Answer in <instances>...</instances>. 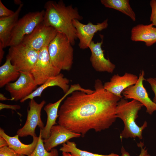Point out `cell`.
<instances>
[{
    "instance_id": "cell-1",
    "label": "cell",
    "mask_w": 156,
    "mask_h": 156,
    "mask_svg": "<svg viewBox=\"0 0 156 156\" xmlns=\"http://www.w3.org/2000/svg\"><path fill=\"white\" fill-rule=\"evenodd\" d=\"M94 87L91 93L76 90L66 97L58 110V124L82 137L90 130L101 132L113 125L121 98L105 90L100 79Z\"/></svg>"
},
{
    "instance_id": "cell-2",
    "label": "cell",
    "mask_w": 156,
    "mask_h": 156,
    "mask_svg": "<svg viewBox=\"0 0 156 156\" xmlns=\"http://www.w3.org/2000/svg\"><path fill=\"white\" fill-rule=\"evenodd\" d=\"M44 8V24L53 27L58 32L64 34L74 45L77 38L73 21L75 19L80 21L83 19L77 8L73 7L71 5L66 6L62 0L57 2L48 1Z\"/></svg>"
},
{
    "instance_id": "cell-3",
    "label": "cell",
    "mask_w": 156,
    "mask_h": 156,
    "mask_svg": "<svg viewBox=\"0 0 156 156\" xmlns=\"http://www.w3.org/2000/svg\"><path fill=\"white\" fill-rule=\"evenodd\" d=\"M140 102L132 99L130 101L122 98L118 102L116 109V115L123 121L124 128L120 134V138H129L140 139L143 138L142 132L147 126L145 121L141 126L136 124V120L138 117V112L143 106Z\"/></svg>"
},
{
    "instance_id": "cell-4",
    "label": "cell",
    "mask_w": 156,
    "mask_h": 156,
    "mask_svg": "<svg viewBox=\"0 0 156 156\" xmlns=\"http://www.w3.org/2000/svg\"><path fill=\"white\" fill-rule=\"evenodd\" d=\"M72 46L66 35L57 32L48 47L51 62L55 67L61 70H70L73 60Z\"/></svg>"
},
{
    "instance_id": "cell-5",
    "label": "cell",
    "mask_w": 156,
    "mask_h": 156,
    "mask_svg": "<svg viewBox=\"0 0 156 156\" xmlns=\"http://www.w3.org/2000/svg\"><path fill=\"white\" fill-rule=\"evenodd\" d=\"M44 15V10L29 12L18 19L12 31L9 46L21 43L25 37L31 34L43 22Z\"/></svg>"
},
{
    "instance_id": "cell-6",
    "label": "cell",
    "mask_w": 156,
    "mask_h": 156,
    "mask_svg": "<svg viewBox=\"0 0 156 156\" xmlns=\"http://www.w3.org/2000/svg\"><path fill=\"white\" fill-rule=\"evenodd\" d=\"M38 53L21 43L10 47L7 56L20 72H30L37 60Z\"/></svg>"
},
{
    "instance_id": "cell-7",
    "label": "cell",
    "mask_w": 156,
    "mask_h": 156,
    "mask_svg": "<svg viewBox=\"0 0 156 156\" xmlns=\"http://www.w3.org/2000/svg\"><path fill=\"white\" fill-rule=\"evenodd\" d=\"M61 71L52 64L48 47H46L39 51L37 60L30 73L38 86L42 85L49 78L59 74Z\"/></svg>"
},
{
    "instance_id": "cell-8",
    "label": "cell",
    "mask_w": 156,
    "mask_h": 156,
    "mask_svg": "<svg viewBox=\"0 0 156 156\" xmlns=\"http://www.w3.org/2000/svg\"><path fill=\"white\" fill-rule=\"evenodd\" d=\"M46 103L45 100L38 103L34 99H30L25 122L23 127L17 131V134L19 137H23L28 135L32 137L37 136L35 133L36 127L38 126L40 129H42L44 127L41 116L42 109Z\"/></svg>"
},
{
    "instance_id": "cell-9",
    "label": "cell",
    "mask_w": 156,
    "mask_h": 156,
    "mask_svg": "<svg viewBox=\"0 0 156 156\" xmlns=\"http://www.w3.org/2000/svg\"><path fill=\"white\" fill-rule=\"evenodd\" d=\"M57 33L54 28L45 25L42 22L31 34L25 37L21 43L39 51L43 48L48 47Z\"/></svg>"
},
{
    "instance_id": "cell-10",
    "label": "cell",
    "mask_w": 156,
    "mask_h": 156,
    "mask_svg": "<svg viewBox=\"0 0 156 156\" xmlns=\"http://www.w3.org/2000/svg\"><path fill=\"white\" fill-rule=\"evenodd\" d=\"M37 86L30 72H21L18 79L6 85L5 89L10 93L12 101H17L29 95Z\"/></svg>"
},
{
    "instance_id": "cell-11",
    "label": "cell",
    "mask_w": 156,
    "mask_h": 156,
    "mask_svg": "<svg viewBox=\"0 0 156 156\" xmlns=\"http://www.w3.org/2000/svg\"><path fill=\"white\" fill-rule=\"evenodd\" d=\"M145 72L141 70L136 83L125 89L122 92L124 98L126 100H135L142 103L146 108V112L152 115L156 111V104L149 97L146 89L143 85Z\"/></svg>"
},
{
    "instance_id": "cell-12",
    "label": "cell",
    "mask_w": 156,
    "mask_h": 156,
    "mask_svg": "<svg viewBox=\"0 0 156 156\" xmlns=\"http://www.w3.org/2000/svg\"><path fill=\"white\" fill-rule=\"evenodd\" d=\"M108 21L107 19L96 24H94L89 22L88 24H85L77 19L73 20V23L76 30L77 38L79 40L78 45L80 48L84 49L89 48L95 34L107 28Z\"/></svg>"
},
{
    "instance_id": "cell-13",
    "label": "cell",
    "mask_w": 156,
    "mask_h": 156,
    "mask_svg": "<svg viewBox=\"0 0 156 156\" xmlns=\"http://www.w3.org/2000/svg\"><path fill=\"white\" fill-rule=\"evenodd\" d=\"M83 90V88L79 84L71 85L68 91L61 98L54 103H49L44 106V109L47 114V118L45 126L43 129H40L42 139H47L49 137L52 127L57 124L56 120L58 117L59 107L62 102L73 92Z\"/></svg>"
},
{
    "instance_id": "cell-14",
    "label": "cell",
    "mask_w": 156,
    "mask_h": 156,
    "mask_svg": "<svg viewBox=\"0 0 156 156\" xmlns=\"http://www.w3.org/2000/svg\"><path fill=\"white\" fill-rule=\"evenodd\" d=\"M103 39L101 41L96 43L92 41L89 48L91 52L90 61L94 69L98 72H106L112 73L115 68V65L109 59L105 57L104 51L101 46Z\"/></svg>"
},
{
    "instance_id": "cell-15",
    "label": "cell",
    "mask_w": 156,
    "mask_h": 156,
    "mask_svg": "<svg viewBox=\"0 0 156 156\" xmlns=\"http://www.w3.org/2000/svg\"><path fill=\"white\" fill-rule=\"evenodd\" d=\"M138 79L137 75L130 73H126L122 76L114 74L109 81L104 83L103 87L105 90L122 98V92L129 87L135 84Z\"/></svg>"
},
{
    "instance_id": "cell-16",
    "label": "cell",
    "mask_w": 156,
    "mask_h": 156,
    "mask_svg": "<svg viewBox=\"0 0 156 156\" xmlns=\"http://www.w3.org/2000/svg\"><path fill=\"white\" fill-rule=\"evenodd\" d=\"M81 135V134L72 132L60 125H56L52 127L49 137L47 139L43 140L44 146L46 150L50 151L70 139L79 138Z\"/></svg>"
},
{
    "instance_id": "cell-17",
    "label": "cell",
    "mask_w": 156,
    "mask_h": 156,
    "mask_svg": "<svg viewBox=\"0 0 156 156\" xmlns=\"http://www.w3.org/2000/svg\"><path fill=\"white\" fill-rule=\"evenodd\" d=\"M131 39L134 41L143 42L147 47L151 46L156 43V27L152 23L138 24L131 29Z\"/></svg>"
},
{
    "instance_id": "cell-18",
    "label": "cell",
    "mask_w": 156,
    "mask_h": 156,
    "mask_svg": "<svg viewBox=\"0 0 156 156\" xmlns=\"http://www.w3.org/2000/svg\"><path fill=\"white\" fill-rule=\"evenodd\" d=\"M23 5L22 3L20 5L12 15L0 18V43L4 48L9 46L12 31L18 20Z\"/></svg>"
},
{
    "instance_id": "cell-19",
    "label": "cell",
    "mask_w": 156,
    "mask_h": 156,
    "mask_svg": "<svg viewBox=\"0 0 156 156\" xmlns=\"http://www.w3.org/2000/svg\"><path fill=\"white\" fill-rule=\"evenodd\" d=\"M0 136L4 138L7 142L8 146L14 150L18 154L27 156L30 155L34 151L38 139V137H33V141L31 143L25 144L19 140V136L18 135L13 136H10L1 128H0Z\"/></svg>"
},
{
    "instance_id": "cell-20",
    "label": "cell",
    "mask_w": 156,
    "mask_h": 156,
    "mask_svg": "<svg viewBox=\"0 0 156 156\" xmlns=\"http://www.w3.org/2000/svg\"><path fill=\"white\" fill-rule=\"evenodd\" d=\"M69 82V80L64 77L62 74L60 73L55 76L48 79L44 83L38 87L32 93L21 100L20 102L23 103L28 99H31L35 97H41L43 91L47 88L50 87L57 86L66 93L70 88Z\"/></svg>"
},
{
    "instance_id": "cell-21",
    "label": "cell",
    "mask_w": 156,
    "mask_h": 156,
    "mask_svg": "<svg viewBox=\"0 0 156 156\" xmlns=\"http://www.w3.org/2000/svg\"><path fill=\"white\" fill-rule=\"evenodd\" d=\"M20 75V72L12 64L10 58L7 56L5 62L0 67V88L16 81Z\"/></svg>"
},
{
    "instance_id": "cell-22",
    "label": "cell",
    "mask_w": 156,
    "mask_h": 156,
    "mask_svg": "<svg viewBox=\"0 0 156 156\" xmlns=\"http://www.w3.org/2000/svg\"><path fill=\"white\" fill-rule=\"evenodd\" d=\"M101 2L105 7L117 10L129 16L133 21H135V14L129 0H101Z\"/></svg>"
},
{
    "instance_id": "cell-23",
    "label": "cell",
    "mask_w": 156,
    "mask_h": 156,
    "mask_svg": "<svg viewBox=\"0 0 156 156\" xmlns=\"http://www.w3.org/2000/svg\"><path fill=\"white\" fill-rule=\"evenodd\" d=\"M60 150L62 152L70 153L72 156H119L114 153L108 155H103L83 151L77 148L74 142L69 141L62 144Z\"/></svg>"
},
{
    "instance_id": "cell-24",
    "label": "cell",
    "mask_w": 156,
    "mask_h": 156,
    "mask_svg": "<svg viewBox=\"0 0 156 156\" xmlns=\"http://www.w3.org/2000/svg\"><path fill=\"white\" fill-rule=\"evenodd\" d=\"M41 136V130L40 131L37 145L33 152L29 156H58L57 150L55 148L51 149L50 151L45 149Z\"/></svg>"
},
{
    "instance_id": "cell-25",
    "label": "cell",
    "mask_w": 156,
    "mask_h": 156,
    "mask_svg": "<svg viewBox=\"0 0 156 156\" xmlns=\"http://www.w3.org/2000/svg\"><path fill=\"white\" fill-rule=\"evenodd\" d=\"M137 146L140 148L141 151L138 156H151L148 153L147 150L144 146L143 142L140 141L137 143ZM121 155L120 156H131L129 153L126 151L123 146H122L121 149Z\"/></svg>"
},
{
    "instance_id": "cell-26",
    "label": "cell",
    "mask_w": 156,
    "mask_h": 156,
    "mask_svg": "<svg viewBox=\"0 0 156 156\" xmlns=\"http://www.w3.org/2000/svg\"><path fill=\"white\" fill-rule=\"evenodd\" d=\"M151 12L150 21L156 27V0H151L150 2Z\"/></svg>"
},
{
    "instance_id": "cell-27",
    "label": "cell",
    "mask_w": 156,
    "mask_h": 156,
    "mask_svg": "<svg viewBox=\"0 0 156 156\" xmlns=\"http://www.w3.org/2000/svg\"><path fill=\"white\" fill-rule=\"evenodd\" d=\"M18 154L8 146L0 148V156H17Z\"/></svg>"
},
{
    "instance_id": "cell-28",
    "label": "cell",
    "mask_w": 156,
    "mask_h": 156,
    "mask_svg": "<svg viewBox=\"0 0 156 156\" xmlns=\"http://www.w3.org/2000/svg\"><path fill=\"white\" fill-rule=\"evenodd\" d=\"M15 12L7 8L0 0V18L8 17L12 15Z\"/></svg>"
},
{
    "instance_id": "cell-29",
    "label": "cell",
    "mask_w": 156,
    "mask_h": 156,
    "mask_svg": "<svg viewBox=\"0 0 156 156\" xmlns=\"http://www.w3.org/2000/svg\"><path fill=\"white\" fill-rule=\"evenodd\" d=\"M146 81L150 84L154 93L153 101L156 104V78L150 77L146 79Z\"/></svg>"
},
{
    "instance_id": "cell-30",
    "label": "cell",
    "mask_w": 156,
    "mask_h": 156,
    "mask_svg": "<svg viewBox=\"0 0 156 156\" xmlns=\"http://www.w3.org/2000/svg\"><path fill=\"white\" fill-rule=\"evenodd\" d=\"M21 108L20 106L18 105H10L5 104L1 103H0V110L3 109H10L16 111L17 109H19Z\"/></svg>"
},
{
    "instance_id": "cell-31",
    "label": "cell",
    "mask_w": 156,
    "mask_h": 156,
    "mask_svg": "<svg viewBox=\"0 0 156 156\" xmlns=\"http://www.w3.org/2000/svg\"><path fill=\"white\" fill-rule=\"evenodd\" d=\"M7 146H8V145L6 140L3 137L0 136V148Z\"/></svg>"
},
{
    "instance_id": "cell-32",
    "label": "cell",
    "mask_w": 156,
    "mask_h": 156,
    "mask_svg": "<svg viewBox=\"0 0 156 156\" xmlns=\"http://www.w3.org/2000/svg\"><path fill=\"white\" fill-rule=\"evenodd\" d=\"M4 48L2 44L0 43V63L1 62L4 53Z\"/></svg>"
},
{
    "instance_id": "cell-33",
    "label": "cell",
    "mask_w": 156,
    "mask_h": 156,
    "mask_svg": "<svg viewBox=\"0 0 156 156\" xmlns=\"http://www.w3.org/2000/svg\"><path fill=\"white\" fill-rule=\"evenodd\" d=\"M0 100L1 101L8 100L12 101V99L11 98L10 99L7 98L3 94L1 93H0Z\"/></svg>"
},
{
    "instance_id": "cell-34",
    "label": "cell",
    "mask_w": 156,
    "mask_h": 156,
    "mask_svg": "<svg viewBox=\"0 0 156 156\" xmlns=\"http://www.w3.org/2000/svg\"><path fill=\"white\" fill-rule=\"evenodd\" d=\"M62 156H72L70 153L62 152Z\"/></svg>"
},
{
    "instance_id": "cell-35",
    "label": "cell",
    "mask_w": 156,
    "mask_h": 156,
    "mask_svg": "<svg viewBox=\"0 0 156 156\" xmlns=\"http://www.w3.org/2000/svg\"><path fill=\"white\" fill-rule=\"evenodd\" d=\"M17 156H25V155H23L18 154Z\"/></svg>"
}]
</instances>
